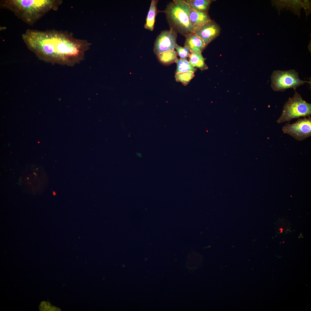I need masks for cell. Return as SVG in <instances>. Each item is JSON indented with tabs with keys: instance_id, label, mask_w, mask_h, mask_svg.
Returning a JSON list of instances; mask_svg holds the SVG:
<instances>
[{
	"instance_id": "obj_1",
	"label": "cell",
	"mask_w": 311,
	"mask_h": 311,
	"mask_svg": "<svg viewBox=\"0 0 311 311\" xmlns=\"http://www.w3.org/2000/svg\"><path fill=\"white\" fill-rule=\"evenodd\" d=\"M27 48L47 61L72 66L82 60L91 44L67 32L27 29L22 35Z\"/></svg>"
},
{
	"instance_id": "obj_2",
	"label": "cell",
	"mask_w": 311,
	"mask_h": 311,
	"mask_svg": "<svg viewBox=\"0 0 311 311\" xmlns=\"http://www.w3.org/2000/svg\"><path fill=\"white\" fill-rule=\"evenodd\" d=\"M62 1L55 0H4L1 8L8 10L26 24L33 25L51 10H56Z\"/></svg>"
},
{
	"instance_id": "obj_3",
	"label": "cell",
	"mask_w": 311,
	"mask_h": 311,
	"mask_svg": "<svg viewBox=\"0 0 311 311\" xmlns=\"http://www.w3.org/2000/svg\"><path fill=\"white\" fill-rule=\"evenodd\" d=\"M190 9L186 1L176 0L169 3L163 11L170 29L185 37L194 33L189 18Z\"/></svg>"
},
{
	"instance_id": "obj_4",
	"label": "cell",
	"mask_w": 311,
	"mask_h": 311,
	"mask_svg": "<svg viewBox=\"0 0 311 311\" xmlns=\"http://www.w3.org/2000/svg\"><path fill=\"white\" fill-rule=\"evenodd\" d=\"M311 114V104L304 100L295 91L293 96L289 98L285 104L282 114L277 122L280 123L301 117H310Z\"/></svg>"
},
{
	"instance_id": "obj_5",
	"label": "cell",
	"mask_w": 311,
	"mask_h": 311,
	"mask_svg": "<svg viewBox=\"0 0 311 311\" xmlns=\"http://www.w3.org/2000/svg\"><path fill=\"white\" fill-rule=\"evenodd\" d=\"M271 79V87L276 91H283L289 88L295 89L307 82L300 79L298 73L294 70L275 71Z\"/></svg>"
},
{
	"instance_id": "obj_6",
	"label": "cell",
	"mask_w": 311,
	"mask_h": 311,
	"mask_svg": "<svg viewBox=\"0 0 311 311\" xmlns=\"http://www.w3.org/2000/svg\"><path fill=\"white\" fill-rule=\"evenodd\" d=\"M282 130L284 133L298 141L303 140L311 135V117H305L293 124H287L282 127Z\"/></svg>"
},
{
	"instance_id": "obj_7",
	"label": "cell",
	"mask_w": 311,
	"mask_h": 311,
	"mask_svg": "<svg viewBox=\"0 0 311 311\" xmlns=\"http://www.w3.org/2000/svg\"><path fill=\"white\" fill-rule=\"evenodd\" d=\"M177 33L170 29L162 31L155 42L153 51L158 55L162 52L174 50L176 43Z\"/></svg>"
},
{
	"instance_id": "obj_8",
	"label": "cell",
	"mask_w": 311,
	"mask_h": 311,
	"mask_svg": "<svg viewBox=\"0 0 311 311\" xmlns=\"http://www.w3.org/2000/svg\"><path fill=\"white\" fill-rule=\"evenodd\" d=\"M219 26L212 20L203 26L194 34L201 38L206 46L220 33Z\"/></svg>"
},
{
	"instance_id": "obj_9",
	"label": "cell",
	"mask_w": 311,
	"mask_h": 311,
	"mask_svg": "<svg viewBox=\"0 0 311 311\" xmlns=\"http://www.w3.org/2000/svg\"><path fill=\"white\" fill-rule=\"evenodd\" d=\"M189 18L193 33L211 21L207 13L201 12L191 8Z\"/></svg>"
},
{
	"instance_id": "obj_10",
	"label": "cell",
	"mask_w": 311,
	"mask_h": 311,
	"mask_svg": "<svg viewBox=\"0 0 311 311\" xmlns=\"http://www.w3.org/2000/svg\"><path fill=\"white\" fill-rule=\"evenodd\" d=\"M185 37V47L187 48L191 53L201 54L206 47L202 39L194 33L190 34Z\"/></svg>"
},
{
	"instance_id": "obj_11",
	"label": "cell",
	"mask_w": 311,
	"mask_h": 311,
	"mask_svg": "<svg viewBox=\"0 0 311 311\" xmlns=\"http://www.w3.org/2000/svg\"><path fill=\"white\" fill-rule=\"evenodd\" d=\"M158 2V0H151L146 18V23L144 25L145 29L151 31H152L154 29L156 17L158 12L157 9Z\"/></svg>"
},
{
	"instance_id": "obj_12",
	"label": "cell",
	"mask_w": 311,
	"mask_h": 311,
	"mask_svg": "<svg viewBox=\"0 0 311 311\" xmlns=\"http://www.w3.org/2000/svg\"><path fill=\"white\" fill-rule=\"evenodd\" d=\"M212 1L209 0H186L191 8L197 11L206 13Z\"/></svg>"
},
{
	"instance_id": "obj_13",
	"label": "cell",
	"mask_w": 311,
	"mask_h": 311,
	"mask_svg": "<svg viewBox=\"0 0 311 311\" xmlns=\"http://www.w3.org/2000/svg\"><path fill=\"white\" fill-rule=\"evenodd\" d=\"M159 61L165 65H168L175 62L177 54L174 50L164 52L157 55Z\"/></svg>"
},
{
	"instance_id": "obj_14",
	"label": "cell",
	"mask_w": 311,
	"mask_h": 311,
	"mask_svg": "<svg viewBox=\"0 0 311 311\" xmlns=\"http://www.w3.org/2000/svg\"><path fill=\"white\" fill-rule=\"evenodd\" d=\"M189 61L194 67L203 70L208 69L205 62V58L201 54L191 53L189 57Z\"/></svg>"
},
{
	"instance_id": "obj_15",
	"label": "cell",
	"mask_w": 311,
	"mask_h": 311,
	"mask_svg": "<svg viewBox=\"0 0 311 311\" xmlns=\"http://www.w3.org/2000/svg\"><path fill=\"white\" fill-rule=\"evenodd\" d=\"M177 68L175 74L179 73L191 71L194 72L196 69L194 67L191 63L187 60L181 59L177 58L175 61Z\"/></svg>"
},
{
	"instance_id": "obj_16",
	"label": "cell",
	"mask_w": 311,
	"mask_h": 311,
	"mask_svg": "<svg viewBox=\"0 0 311 311\" xmlns=\"http://www.w3.org/2000/svg\"><path fill=\"white\" fill-rule=\"evenodd\" d=\"M194 76V72L187 71L176 74L175 78L176 81L181 82L184 85H186Z\"/></svg>"
},
{
	"instance_id": "obj_17",
	"label": "cell",
	"mask_w": 311,
	"mask_h": 311,
	"mask_svg": "<svg viewBox=\"0 0 311 311\" xmlns=\"http://www.w3.org/2000/svg\"><path fill=\"white\" fill-rule=\"evenodd\" d=\"M175 48L176 50L177 54L181 59L187 60L191 54L189 50L185 46L181 47L177 44Z\"/></svg>"
},
{
	"instance_id": "obj_18",
	"label": "cell",
	"mask_w": 311,
	"mask_h": 311,
	"mask_svg": "<svg viewBox=\"0 0 311 311\" xmlns=\"http://www.w3.org/2000/svg\"><path fill=\"white\" fill-rule=\"evenodd\" d=\"M279 230L280 231V233H282V232H283V229H282V228H280V229H279Z\"/></svg>"
}]
</instances>
